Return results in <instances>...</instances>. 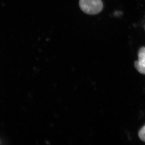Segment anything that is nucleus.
<instances>
[{"label":"nucleus","instance_id":"f257e3e1","mask_svg":"<svg viewBox=\"0 0 145 145\" xmlns=\"http://www.w3.org/2000/svg\"><path fill=\"white\" fill-rule=\"evenodd\" d=\"M79 5L84 13L91 15L100 13L103 7L101 0H80Z\"/></svg>","mask_w":145,"mask_h":145},{"label":"nucleus","instance_id":"f03ea898","mask_svg":"<svg viewBox=\"0 0 145 145\" xmlns=\"http://www.w3.org/2000/svg\"><path fill=\"white\" fill-rule=\"evenodd\" d=\"M138 58L134 63L135 68L140 73L145 74V47H143L139 50Z\"/></svg>","mask_w":145,"mask_h":145},{"label":"nucleus","instance_id":"7ed1b4c3","mask_svg":"<svg viewBox=\"0 0 145 145\" xmlns=\"http://www.w3.org/2000/svg\"><path fill=\"white\" fill-rule=\"evenodd\" d=\"M138 136L140 140L145 142V125L139 131Z\"/></svg>","mask_w":145,"mask_h":145},{"label":"nucleus","instance_id":"20e7f679","mask_svg":"<svg viewBox=\"0 0 145 145\" xmlns=\"http://www.w3.org/2000/svg\"></svg>","mask_w":145,"mask_h":145}]
</instances>
